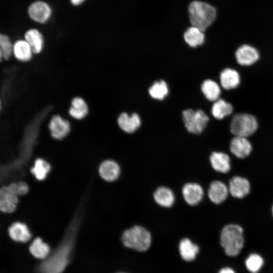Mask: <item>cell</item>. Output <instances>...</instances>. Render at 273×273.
Listing matches in <instances>:
<instances>
[{"label":"cell","instance_id":"1","mask_svg":"<svg viewBox=\"0 0 273 273\" xmlns=\"http://www.w3.org/2000/svg\"><path fill=\"white\" fill-rule=\"evenodd\" d=\"M77 217L71 218L66 233L59 246L37 267V273H62L72 257L74 242L80 226Z\"/></svg>","mask_w":273,"mask_h":273},{"label":"cell","instance_id":"2","mask_svg":"<svg viewBox=\"0 0 273 273\" xmlns=\"http://www.w3.org/2000/svg\"><path fill=\"white\" fill-rule=\"evenodd\" d=\"M189 14L192 26L204 31L214 21L216 9L206 3L195 1L189 6Z\"/></svg>","mask_w":273,"mask_h":273},{"label":"cell","instance_id":"3","mask_svg":"<svg viewBox=\"0 0 273 273\" xmlns=\"http://www.w3.org/2000/svg\"><path fill=\"white\" fill-rule=\"evenodd\" d=\"M242 228L231 224L222 229L220 235V243L225 253L231 256L237 255L243 248L244 238Z\"/></svg>","mask_w":273,"mask_h":273},{"label":"cell","instance_id":"4","mask_svg":"<svg viewBox=\"0 0 273 273\" xmlns=\"http://www.w3.org/2000/svg\"><path fill=\"white\" fill-rule=\"evenodd\" d=\"M124 245L139 251H145L150 247L151 237L144 228L135 225L126 230L122 236Z\"/></svg>","mask_w":273,"mask_h":273},{"label":"cell","instance_id":"5","mask_svg":"<svg viewBox=\"0 0 273 273\" xmlns=\"http://www.w3.org/2000/svg\"><path fill=\"white\" fill-rule=\"evenodd\" d=\"M257 121L253 115L247 113L235 115L231 121L230 129L236 136L246 138L255 132Z\"/></svg>","mask_w":273,"mask_h":273},{"label":"cell","instance_id":"6","mask_svg":"<svg viewBox=\"0 0 273 273\" xmlns=\"http://www.w3.org/2000/svg\"><path fill=\"white\" fill-rule=\"evenodd\" d=\"M183 119L187 130L192 133L202 132L209 121L208 116L202 110L188 109L183 112Z\"/></svg>","mask_w":273,"mask_h":273},{"label":"cell","instance_id":"7","mask_svg":"<svg viewBox=\"0 0 273 273\" xmlns=\"http://www.w3.org/2000/svg\"><path fill=\"white\" fill-rule=\"evenodd\" d=\"M48 127L53 138L62 140L69 133L71 123L61 116L55 115L51 118Z\"/></svg>","mask_w":273,"mask_h":273},{"label":"cell","instance_id":"8","mask_svg":"<svg viewBox=\"0 0 273 273\" xmlns=\"http://www.w3.org/2000/svg\"><path fill=\"white\" fill-rule=\"evenodd\" d=\"M101 177L108 182H113L117 179L120 174V167L114 160L107 159L102 162L99 167Z\"/></svg>","mask_w":273,"mask_h":273},{"label":"cell","instance_id":"9","mask_svg":"<svg viewBox=\"0 0 273 273\" xmlns=\"http://www.w3.org/2000/svg\"><path fill=\"white\" fill-rule=\"evenodd\" d=\"M19 202V197L11 192L7 186L0 187V211L11 213L13 212Z\"/></svg>","mask_w":273,"mask_h":273},{"label":"cell","instance_id":"10","mask_svg":"<svg viewBox=\"0 0 273 273\" xmlns=\"http://www.w3.org/2000/svg\"><path fill=\"white\" fill-rule=\"evenodd\" d=\"M29 17L35 22L44 23L50 18L51 10L46 3L40 1L32 3L28 8Z\"/></svg>","mask_w":273,"mask_h":273},{"label":"cell","instance_id":"11","mask_svg":"<svg viewBox=\"0 0 273 273\" xmlns=\"http://www.w3.org/2000/svg\"><path fill=\"white\" fill-rule=\"evenodd\" d=\"M259 57L257 50L248 44L241 46L236 52L238 63L243 66H249L254 64L258 60Z\"/></svg>","mask_w":273,"mask_h":273},{"label":"cell","instance_id":"12","mask_svg":"<svg viewBox=\"0 0 273 273\" xmlns=\"http://www.w3.org/2000/svg\"><path fill=\"white\" fill-rule=\"evenodd\" d=\"M182 194L184 200L188 204L195 205L202 199L203 190L199 184L190 183L183 187Z\"/></svg>","mask_w":273,"mask_h":273},{"label":"cell","instance_id":"13","mask_svg":"<svg viewBox=\"0 0 273 273\" xmlns=\"http://www.w3.org/2000/svg\"><path fill=\"white\" fill-rule=\"evenodd\" d=\"M250 190L249 182L245 178L236 176L230 181L229 191L234 197L243 198L249 193Z\"/></svg>","mask_w":273,"mask_h":273},{"label":"cell","instance_id":"14","mask_svg":"<svg viewBox=\"0 0 273 273\" xmlns=\"http://www.w3.org/2000/svg\"><path fill=\"white\" fill-rule=\"evenodd\" d=\"M8 233L12 239L19 242H26L31 237L27 225L20 221L12 223L8 228Z\"/></svg>","mask_w":273,"mask_h":273},{"label":"cell","instance_id":"15","mask_svg":"<svg viewBox=\"0 0 273 273\" xmlns=\"http://www.w3.org/2000/svg\"><path fill=\"white\" fill-rule=\"evenodd\" d=\"M230 150L238 158H244L250 154L252 146L246 138L236 136L231 142Z\"/></svg>","mask_w":273,"mask_h":273},{"label":"cell","instance_id":"16","mask_svg":"<svg viewBox=\"0 0 273 273\" xmlns=\"http://www.w3.org/2000/svg\"><path fill=\"white\" fill-rule=\"evenodd\" d=\"M117 122L119 127L127 133L133 132L141 124V119L136 113L129 115L126 113H123L118 117Z\"/></svg>","mask_w":273,"mask_h":273},{"label":"cell","instance_id":"17","mask_svg":"<svg viewBox=\"0 0 273 273\" xmlns=\"http://www.w3.org/2000/svg\"><path fill=\"white\" fill-rule=\"evenodd\" d=\"M228 189L220 181H214L211 183L208 191L210 200L215 204L222 202L227 197Z\"/></svg>","mask_w":273,"mask_h":273},{"label":"cell","instance_id":"18","mask_svg":"<svg viewBox=\"0 0 273 273\" xmlns=\"http://www.w3.org/2000/svg\"><path fill=\"white\" fill-rule=\"evenodd\" d=\"M210 162L212 168L217 172L226 173L230 170V159L225 153L213 152L210 156Z\"/></svg>","mask_w":273,"mask_h":273},{"label":"cell","instance_id":"19","mask_svg":"<svg viewBox=\"0 0 273 273\" xmlns=\"http://www.w3.org/2000/svg\"><path fill=\"white\" fill-rule=\"evenodd\" d=\"M88 113V108L85 101L82 98H74L69 109V114L71 117L76 120L85 118Z\"/></svg>","mask_w":273,"mask_h":273},{"label":"cell","instance_id":"20","mask_svg":"<svg viewBox=\"0 0 273 273\" xmlns=\"http://www.w3.org/2000/svg\"><path fill=\"white\" fill-rule=\"evenodd\" d=\"M240 76L235 70L226 68L220 74L221 86L225 89H231L237 87L240 83Z\"/></svg>","mask_w":273,"mask_h":273},{"label":"cell","instance_id":"21","mask_svg":"<svg viewBox=\"0 0 273 273\" xmlns=\"http://www.w3.org/2000/svg\"><path fill=\"white\" fill-rule=\"evenodd\" d=\"M13 54L19 61L27 62L31 59L33 52L25 40H18L13 44Z\"/></svg>","mask_w":273,"mask_h":273},{"label":"cell","instance_id":"22","mask_svg":"<svg viewBox=\"0 0 273 273\" xmlns=\"http://www.w3.org/2000/svg\"><path fill=\"white\" fill-rule=\"evenodd\" d=\"M154 198L158 205L164 207H171L174 202L172 191L165 187L157 188L154 193Z\"/></svg>","mask_w":273,"mask_h":273},{"label":"cell","instance_id":"23","mask_svg":"<svg viewBox=\"0 0 273 273\" xmlns=\"http://www.w3.org/2000/svg\"><path fill=\"white\" fill-rule=\"evenodd\" d=\"M25 40L28 42L34 54L39 53L43 46V39L40 32L37 29H31L25 34Z\"/></svg>","mask_w":273,"mask_h":273},{"label":"cell","instance_id":"24","mask_svg":"<svg viewBox=\"0 0 273 273\" xmlns=\"http://www.w3.org/2000/svg\"><path fill=\"white\" fill-rule=\"evenodd\" d=\"M184 37L187 43L191 47L195 48L201 45L205 39L203 31L197 27L192 26L184 33Z\"/></svg>","mask_w":273,"mask_h":273},{"label":"cell","instance_id":"25","mask_svg":"<svg viewBox=\"0 0 273 273\" xmlns=\"http://www.w3.org/2000/svg\"><path fill=\"white\" fill-rule=\"evenodd\" d=\"M179 250L181 257L186 261L194 260L199 251L198 247L187 238L181 240Z\"/></svg>","mask_w":273,"mask_h":273},{"label":"cell","instance_id":"26","mask_svg":"<svg viewBox=\"0 0 273 273\" xmlns=\"http://www.w3.org/2000/svg\"><path fill=\"white\" fill-rule=\"evenodd\" d=\"M233 111L232 105L223 99H218L215 101L212 109L211 113L217 119H222L231 114Z\"/></svg>","mask_w":273,"mask_h":273},{"label":"cell","instance_id":"27","mask_svg":"<svg viewBox=\"0 0 273 273\" xmlns=\"http://www.w3.org/2000/svg\"><path fill=\"white\" fill-rule=\"evenodd\" d=\"M51 170L50 164L41 158L36 159L30 170V173L38 180L46 178Z\"/></svg>","mask_w":273,"mask_h":273},{"label":"cell","instance_id":"28","mask_svg":"<svg viewBox=\"0 0 273 273\" xmlns=\"http://www.w3.org/2000/svg\"><path fill=\"white\" fill-rule=\"evenodd\" d=\"M29 251L34 257L44 259L49 255L50 249L48 245L44 243L41 238H36L29 246Z\"/></svg>","mask_w":273,"mask_h":273},{"label":"cell","instance_id":"29","mask_svg":"<svg viewBox=\"0 0 273 273\" xmlns=\"http://www.w3.org/2000/svg\"><path fill=\"white\" fill-rule=\"evenodd\" d=\"M201 90L205 97L209 101H216L219 99L220 89L218 84L211 79L205 80L202 84Z\"/></svg>","mask_w":273,"mask_h":273},{"label":"cell","instance_id":"30","mask_svg":"<svg viewBox=\"0 0 273 273\" xmlns=\"http://www.w3.org/2000/svg\"><path fill=\"white\" fill-rule=\"evenodd\" d=\"M168 92L167 85L163 80L154 82L149 89V94L153 98L160 100L165 98Z\"/></svg>","mask_w":273,"mask_h":273},{"label":"cell","instance_id":"31","mask_svg":"<svg viewBox=\"0 0 273 273\" xmlns=\"http://www.w3.org/2000/svg\"><path fill=\"white\" fill-rule=\"evenodd\" d=\"M13 53V45L9 37L5 34L0 35V56L3 59L8 60Z\"/></svg>","mask_w":273,"mask_h":273},{"label":"cell","instance_id":"32","mask_svg":"<svg viewBox=\"0 0 273 273\" xmlns=\"http://www.w3.org/2000/svg\"><path fill=\"white\" fill-rule=\"evenodd\" d=\"M263 264L262 258L257 254H250L245 261L247 268L252 273L257 272Z\"/></svg>","mask_w":273,"mask_h":273},{"label":"cell","instance_id":"33","mask_svg":"<svg viewBox=\"0 0 273 273\" xmlns=\"http://www.w3.org/2000/svg\"><path fill=\"white\" fill-rule=\"evenodd\" d=\"M7 186L11 192L18 197L26 195L29 191L28 185L23 181L14 182Z\"/></svg>","mask_w":273,"mask_h":273},{"label":"cell","instance_id":"34","mask_svg":"<svg viewBox=\"0 0 273 273\" xmlns=\"http://www.w3.org/2000/svg\"><path fill=\"white\" fill-rule=\"evenodd\" d=\"M218 273H235L234 270L229 267L222 268Z\"/></svg>","mask_w":273,"mask_h":273},{"label":"cell","instance_id":"35","mask_svg":"<svg viewBox=\"0 0 273 273\" xmlns=\"http://www.w3.org/2000/svg\"><path fill=\"white\" fill-rule=\"evenodd\" d=\"M84 0H71V3L75 6H78L82 4Z\"/></svg>","mask_w":273,"mask_h":273},{"label":"cell","instance_id":"36","mask_svg":"<svg viewBox=\"0 0 273 273\" xmlns=\"http://www.w3.org/2000/svg\"><path fill=\"white\" fill-rule=\"evenodd\" d=\"M272 215H273V206H272Z\"/></svg>","mask_w":273,"mask_h":273}]
</instances>
